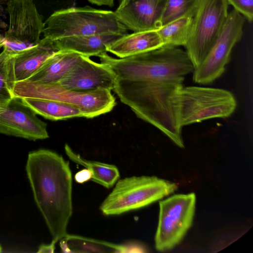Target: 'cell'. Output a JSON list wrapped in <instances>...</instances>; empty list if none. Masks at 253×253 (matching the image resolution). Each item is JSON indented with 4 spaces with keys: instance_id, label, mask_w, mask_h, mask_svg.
<instances>
[{
    "instance_id": "obj_7",
    "label": "cell",
    "mask_w": 253,
    "mask_h": 253,
    "mask_svg": "<svg viewBox=\"0 0 253 253\" xmlns=\"http://www.w3.org/2000/svg\"><path fill=\"white\" fill-rule=\"evenodd\" d=\"M237 101L229 90L217 88L183 87L179 96L180 125L200 123L214 118H226L235 111Z\"/></svg>"
},
{
    "instance_id": "obj_3",
    "label": "cell",
    "mask_w": 253,
    "mask_h": 253,
    "mask_svg": "<svg viewBox=\"0 0 253 253\" xmlns=\"http://www.w3.org/2000/svg\"><path fill=\"white\" fill-rule=\"evenodd\" d=\"M98 57L116 79L147 81L184 77L194 70L186 51L176 46H163L123 58L113 57L107 53Z\"/></svg>"
},
{
    "instance_id": "obj_19",
    "label": "cell",
    "mask_w": 253,
    "mask_h": 253,
    "mask_svg": "<svg viewBox=\"0 0 253 253\" xmlns=\"http://www.w3.org/2000/svg\"><path fill=\"white\" fill-rule=\"evenodd\" d=\"M21 99L36 114L49 120L57 121L83 117L79 108L67 103L34 97H22Z\"/></svg>"
},
{
    "instance_id": "obj_28",
    "label": "cell",
    "mask_w": 253,
    "mask_h": 253,
    "mask_svg": "<svg viewBox=\"0 0 253 253\" xmlns=\"http://www.w3.org/2000/svg\"><path fill=\"white\" fill-rule=\"evenodd\" d=\"M90 3L98 5H106L112 7L114 5L115 0H87Z\"/></svg>"
},
{
    "instance_id": "obj_2",
    "label": "cell",
    "mask_w": 253,
    "mask_h": 253,
    "mask_svg": "<svg viewBox=\"0 0 253 253\" xmlns=\"http://www.w3.org/2000/svg\"><path fill=\"white\" fill-rule=\"evenodd\" d=\"M184 77L147 81L116 79L113 90L139 119L184 148L179 120V96Z\"/></svg>"
},
{
    "instance_id": "obj_21",
    "label": "cell",
    "mask_w": 253,
    "mask_h": 253,
    "mask_svg": "<svg viewBox=\"0 0 253 253\" xmlns=\"http://www.w3.org/2000/svg\"><path fill=\"white\" fill-rule=\"evenodd\" d=\"M64 149L67 156L72 161L91 171L92 181L106 188H110L119 180L120 172L116 166L84 159L75 153L67 144L65 145Z\"/></svg>"
},
{
    "instance_id": "obj_11",
    "label": "cell",
    "mask_w": 253,
    "mask_h": 253,
    "mask_svg": "<svg viewBox=\"0 0 253 253\" xmlns=\"http://www.w3.org/2000/svg\"><path fill=\"white\" fill-rule=\"evenodd\" d=\"M245 20L234 9L229 12L217 40L203 62L193 72L195 83L209 84L223 74L230 61L232 49L243 36Z\"/></svg>"
},
{
    "instance_id": "obj_16",
    "label": "cell",
    "mask_w": 253,
    "mask_h": 253,
    "mask_svg": "<svg viewBox=\"0 0 253 253\" xmlns=\"http://www.w3.org/2000/svg\"><path fill=\"white\" fill-rule=\"evenodd\" d=\"M162 46L163 43L157 30H152L126 34L109 45L106 50L123 58Z\"/></svg>"
},
{
    "instance_id": "obj_31",
    "label": "cell",
    "mask_w": 253,
    "mask_h": 253,
    "mask_svg": "<svg viewBox=\"0 0 253 253\" xmlns=\"http://www.w3.org/2000/svg\"><path fill=\"white\" fill-rule=\"evenodd\" d=\"M124 0H120V2L123 1Z\"/></svg>"
},
{
    "instance_id": "obj_30",
    "label": "cell",
    "mask_w": 253,
    "mask_h": 253,
    "mask_svg": "<svg viewBox=\"0 0 253 253\" xmlns=\"http://www.w3.org/2000/svg\"><path fill=\"white\" fill-rule=\"evenodd\" d=\"M1 250H2V249H1V246H0V252H1Z\"/></svg>"
},
{
    "instance_id": "obj_15",
    "label": "cell",
    "mask_w": 253,
    "mask_h": 253,
    "mask_svg": "<svg viewBox=\"0 0 253 253\" xmlns=\"http://www.w3.org/2000/svg\"><path fill=\"white\" fill-rule=\"evenodd\" d=\"M58 51L53 41L43 38L36 45L11 54L16 82L27 80L48 57Z\"/></svg>"
},
{
    "instance_id": "obj_22",
    "label": "cell",
    "mask_w": 253,
    "mask_h": 253,
    "mask_svg": "<svg viewBox=\"0 0 253 253\" xmlns=\"http://www.w3.org/2000/svg\"><path fill=\"white\" fill-rule=\"evenodd\" d=\"M192 16H185L162 26L157 31L163 46H185L191 31Z\"/></svg>"
},
{
    "instance_id": "obj_20",
    "label": "cell",
    "mask_w": 253,
    "mask_h": 253,
    "mask_svg": "<svg viewBox=\"0 0 253 253\" xmlns=\"http://www.w3.org/2000/svg\"><path fill=\"white\" fill-rule=\"evenodd\" d=\"M65 253H126V245L115 244L79 235L67 234L60 240Z\"/></svg>"
},
{
    "instance_id": "obj_1",
    "label": "cell",
    "mask_w": 253,
    "mask_h": 253,
    "mask_svg": "<svg viewBox=\"0 0 253 253\" xmlns=\"http://www.w3.org/2000/svg\"><path fill=\"white\" fill-rule=\"evenodd\" d=\"M26 170L36 203L56 243L67 233L73 213L72 176L68 162L47 149L29 153Z\"/></svg>"
},
{
    "instance_id": "obj_26",
    "label": "cell",
    "mask_w": 253,
    "mask_h": 253,
    "mask_svg": "<svg viewBox=\"0 0 253 253\" xmlns=\"http://www.w3.org/2000/svg\"><path fill=\"white\" fill-rule=\"evenodd\" d=\"M92 174L87 169H85L78 172L75 175L76 181L79 183L85 182L91 180Z\"/></svg>"
},
{
    "instance_id": "obj_18",
    "label": "cell",
    "mask_w": 253,
    "mask_h": 253,
    "mask_svg": "<svg viewBox=\"0 0 253 253\" xmlns=\"http://www.w3.org/2000/svg\"><path fill=\"white\" fill-rule=\"evenodd\" d=\"M81 56L73 51L59 50L48 57L26 81L40 84L57 82L79 61Z\"/></svg>"
},
{
    "instance_id": "obj_5",
    "label": "cell",
    "mask_w": 253,
    "mask_h": 253,
    "mask_svg": "<svg viewBox=\"0 0 253 253\" xmlns=\"http://www.w3.org/2000/svg\"><path fill=\"white\" fill-rule=\"evenodd\" d=\"M177 184L154 176H133L118 180L100 205L102 213L116 215L147 206L173 193Z\"/></svg>"
},
{
    "instance_id": "obj_24",
    "label": "cell",
    "mask_w": 253,
    "mask_h": 253,
    "mask_svg": "<svg viewBox=\"0 0 253 253\" xmlns=\"http://www.w3.org/2000/svg\"><path fill=\"white\" fill-rule=\"evenodd\" d=\"M199 0H166L161 25L185 16H193Z\"/></svg>"
},
{
    "instance_id": "obj_13",
    "label": "cell",
    "mask_w": 253,
    "mask_h": 253,
    "mask_svg": "<svg viewBox=\"0 0 253 253\" xmlns=\"http://www.w3.org/2000/svg\"><path fill=\"white\" fill-rule=\"evenodd\" d=\"M116 77L105 64L92 61L82 55L79 61L58 82H55L76 91L97 89L112 90Z\"/></svg>"
},
{
    "instance_id": "obj_29",
    "label": "cell",
    "mask_w": 253,
    "mask_h": 253,
    "mask_svg": "<svg viewBox=\"0 0 253 253\" xmlns=\"http://www.w3.org/2000/svg\"><path fill=\"white\" fill-rule=\"evenodd\" d=\"M3 37L0 34V50L3 47Z\"/></svg>"
},
{
    "instance_id": "obj_17",
    "label": "cell",
    "mask_w": 253,
    "mask_h": 253,
    "mask_svg": "<svg viewBox=\"0 0 253 253\" xmlns=\"http://www.w3.org/2000/svg\"><path fill=\"white\" fill-rule=\"evenodd\" d=\"M123 35L108 33L66 37L53 41L59 50L73 51L90 57L107 53V46Z\"/></svg>"
},
{
    "instance_id": "obj_4",
    "label": "cell",
    "mask_w": 253,
    "mask_h": 253,
    "mask_svg": "<svg viewBox=\"0 0 253 253\" xmlns=\"http://www.w3.org/2000/svg\"><path fill=\"white\" fill-rule=\"evenodd\" d=\"M127 29L114 11L89 6L54 11L44 22L43 38L55 41L70 36L114 33L126 34Z\"/></svg>"
},
{
    "instance_id": "obj_25",
    "label": "cell",
    "mask_w": 253,
    "mask_h": 253,
    "mask_svg": "<svg viewBox=\"0 0 253 253\" xmlns=\"http://www.w3.org/2000/svg\"><path fill=\"white\" fill-rule=\"evenodd\" d=\"M227 1L248 22L253 21V0H227Z\"/></svg>"
},
{
    "instance_id": "obj_32",
    "label": "cell",
    "mask_w": 253,
    "mask_h": 253,
    "mask_svg": "<svg viewBox=\"0 0 253 253\" xmlns=\"http://www.w3.org/2000/svg\"><path fill=\"white\" fill-rule=\"evenodd\" d=\"M0 106H1V105H0Z\"/></svg>"
},
{
    "instance_id": "obj_6",
    "label": "cell",
    "mask_w": 253,
    "mask_h": 253,
    "mask_svg": "<svg viewBox=\"0 0 253 253\" xmlns=\"http://www.w3.org/2000/svg\"><path fill=\"white\" fill-rule=\"evenodd\" d=\"M13 93L18 97H34L55 100L79 108L83 117L93 118L112 111L116 99L107 89L76 91L57 83L40 84L23 81L16 82Z\"/></svg>"
},
{
    "instance_id": "obj_23",
    "label": "cell",
    "mask_w": 253,
    "mask_h": 253,
    "mask_svg": "<svg viewBox=\"0 0 253 253\" xmlns=\"http://www.w3.org/2000/svg\"><path fill=\"white\" fill-rule=\"evenodd\" d=\"M16 83L13 58L3 49L0 52V105H4L14 97Z\"/></svg>"
},
{
    "instance_id": "obj_10",
    "label": "cell",
    "mask_w": 253,
    "mask_h": 253,
    "mask_svg": "<svg viewBox=\"0 0 253 253\" xmlns=\"http://www.w3.org/2000/svg\"><path fill=\"white\" fill-rule=\"evenodd\" d=\"M8 29L3 37V49L14 54L38 44L44 22L34 0H8Z\"/></svg>"
},
{
    "instance_id": "obj_12",
    "label": "cell",
    "mask_w": 253,
    "mask_h": 253,
    "mask_svg": "<svg viewBox=\"0 0 253 253\" xmlns=\"http://www.w3.org/2000/svg\"><path fill=\"white\" fill-rule=\"evenodd\" d=\"M36 113L14 96L0 107V133L29 140L44 139L49 137L47 124Z\"/></svg>"
},
{
    "instance_id": "obj_27",
    "label": "cell",
    "mask_w": 253,
    "mask_h": 253,
    "mask_svg": "<svg viewBox=\"0 0 253 253\" xmlns=\"http://www.w3.org/2000/svg\"><path fill=\"white\" fill-rule=\"evenodd\" d=\"M55 244V243L52 241L49 244L42 245L39 247L37 252L40 253H52L54 251Z\"/></svg>"
},
{
    "instance_id": "obj_8",
    "label": "cell",
    "mask_w": 253,
    "mask_h": 253,
    "mask_svg": "<svg viewBox=\"0 0 253 253\" xmlns=\"http://www.w3.org/2000/svg\"><path fill=\"white\" fill-rule=\"evenodd\" d=\"M227 0H199L184 47L194 67L204 60L217 40L228 15Z\"/></svg>"
},
{
    "instance_id": "obj_14",
    "label": "cell",
    "mask_w": 253,
    "mask_h": 253,
    "mask_svg": "<svg viewBox=\"0 0 253 253\" xmlns=\"http://www.w3.org/2000/svg\"><path fill=\"white\" fill-rule=\"evenodd\" d=\"M166 0H125L115 12L119 21L133 32L157 30Z\"/></svg>"
},
{
    "instance_id": "obj_9",
    "label": "cell",
    "mask_w": 253,
    "mask_h": 253,
    "mask_svg": "<svg viewBox=\"0 0 253 253\" xmlns=\"http://www.w3.org/2000/svg\"><path fill=\"white\" fill-rule=\"evenodd\" d=\"M196 198L194 193L173 195L159 203L160 211L155 246L160 252L172 249L191 227Z\"/></svg>"
}]
</instances>
